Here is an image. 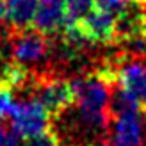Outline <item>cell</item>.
<instances>
[{
	"label": "cell",
	"mask_w": 146,
	"mask_h": 146,
	"mask_svg": "<svg viewBox=\"0 0 146 146\" xmlns=\"http://www.w3.org/2000/svg\"><path fill=\"white\" fill-rule=\"evenodd\" d=\"M75 89V112L78 125L93 135L109 137L112 123L111 96L114 80L107 64L93 70L86 75L71 78Z\"/></svg>",
	"instance_id": "6da1fadb"
},
{
	"label": "cell",
	"mask_w": 146,
	"mask_h": 146,
	"mask_svg": "<svg viewBox=\"0 0 146 146\" xmlns=\"http://www.w3.org/2000/svg\"><path fill=\"white\" fill-rule=\"evenodd\" d=\"M31 96L41 102V105L48 111L52 119L66 114L75 104V89L70 78L55 73H34L31 87Z\"/></svg>",
	"instance_id": "7a4b0ae2"
},
{
	"label": "cell",
	"mask_w": 146,
	"mask_h": 146,
	"mask_svg": "<svg viewBox=\"0 0 146 146\" xmlns=\"http://www.w3.org/2000/svg\"><path fill=\"white\" fill-rule=\"evenodd\" d=\"M5 45L11 55L9 61L25 68L46 61L48 55L54 52L52 38H48L36 27L11 29L9 36L5 38Z\"/></svg>",
	"instance_id": "3957f363"
},
{
	"label": "cell",
	"mask_w": 146,
	"mask_h": 146,
	"mask_svg": "<svg viewBox=\"0 0 146 146\" xmlns=\"http://www.w3.org/2000/svg\"><path fill=\"white\" fill-rule=\"evenodd\" d=\"M105 64L111 71L114 86L146 111V61L137 57H119Z\"/></svg>",
	"instance_id": "277c9868"
},
{
	"label": "cell",
	"mask_w": 146,
	"mask_h": 146,
	"mask_svg": "<svg viewBox=\"0 0 146 146\" xmlns=\"http://www.w3.org/2000/svg\"><path fill=\"white\" fill-rule=\"evenodd\" d=\"M9 116L13 132L21 141H27L52 128V116L34 96L14 102Z\"/></svg>",
	"instance_id": "5b68a950"
},
{
	"label": "cell",
	"mask_w": 146,
	"mask_h": 146,
	"mask_svg": "<svg viewBox=\"0 0 146 146\" xmlns=\"http://www.w3.org/2000/svg\"><path fill=\"white\" fill-rule=\"evenodd\" d=\"M70 27L91 46L116 45V14L94 5L77 21H71Z\"/></svg>",
	"instance_id": "8992f818"
},
{
	"label": "cell",
	"mask_w": 146,
	"mask_h": 146,
	"mask_svg": "<svg viewBox=\"0 0 146 146\" xmlns=\"http://www.w3.org/2000/svg\"><path fill=\"white\" fill-rule=\"evenodd\" d=\"M70 25V14L64 0H38L34 27L48 38H59Z\"/></svg>",
	"instance_id": "52a82bcc"
},
{
	"label": "cell",
	"mask_w": 146,
	"mask_h": 146,
	"mask_svg": "<svg viewBox=\"0 0 146 146\" xmlns=\"http://www.w3.org/2000/svg\"><path fill=\"white\" fill-rule=\"evenodd\" d=\"M38 0H7V23L11 29L34 27Z\"/></svg>",
	"instance_id": "ba28073f"
},
{
	"label": "cell",
	"mask_w": 146,
	"mask_h": 146,
	"mask_svg": "<svg viewBox=\"0 0 146 146\" xmlns=\"http://www.w3.org/2000/svg\"><path fill=\"white\" fill-rule=\"evenodd\" d=\"M23 146H62V144H61V135L57 134V130L52 127L50 130H46V132L23 141Z\"/></svg>",
	"instance_id": "9c48e42d"
},
{
	"label": "cell",
	"mask_w": 146,
	"mask_h": 146,
	"mask_svg": "<svg viewBox=\"0 0 146 146\" xmlns=\"http://www.w3.org/2000/svg\"><path fill=\"white\" fill-rule=\"evenodd\" d=\"M64 4L68 7L70 14V23L77 21L78 18H82L86 13H89L94 7V0H64Z\"/></svg>",
	"instance_id": "30bf717a"
},
{
	"label": "cell",
	"mask_w": 146,
	"mask_h": 146,
	"mask_svg": "<svg viewBox=\"0 0 146 146\" xmlns=\"http://www.w3.org/2000/svg\"><path fill=\"white\" fill-rule=\"evenodd\" d=\"M13 91L9 89L7 86H4V84H0V123L4 121V118L5 116H9V112H11V107H13Z\"/></svg>",
	"instance_id": "8fae6325"
},
{
	"label": "cell",
	"mask_w": 146,
	"mask_h": 146,
	"mask_svg": "<svg viewBox=\"0 0 146 146\" xmlns=\"http://www.w3.org/2000/svg\"><path fill=\"white\" fill-rule=\"evenodd\" d=\"M132 2L134 0H94V5L102 7V9H107V11H111L114 14H119L121 11H125Z\"/></svg>",
	"instance_id": "7c38bea8"
},
{
	"label": "cell",
	"mask_w": 146,
	"mask_h": 146,
	"mask_svg": "<svg viewBox=\"0 0 146 146\" xmlns=\"http://www.w3.org/2000/svg\"><path fill=\"white\" fill-rule=\"evenodd\" d=\"M0 146H18V137L13 128L0 127Z\"/></svg>",
	"instance_id": "4fadbf2b"
},
{
	"label": "cell",
	"mask_w": 146,
	"mask_h": 146,
	"mask_svg": "<svg viewBox=\"0 0 146 146\" xmlns=\"http://www.w3.org/2000/svg\"><path fill=\"white\" fill-rule=\"evenodd\" d=\"M7 21V0H0V25Z\"/></svg>",
	"instance_id": "5bb4252c"
},
{
	"label": "cell",
	"mask_w": 146,
	"mask_h": 146,
	"mask_svg": "<svg viewBox=\"0 0 146 146\" xmlns=\"http://www.w3.org/2000/svg\"><path fill=\"white\" fill-rule=\"evenodd\" d=\"M82 146H100V144H82Z\"/></svg>",
	"instance_id": "9a60e30c"
},
{
	"label": "cell",
	"mask_w": 146,
	"mask_h": 146,
	"mask_svg": "<svg viewBox=\"0 0 146 146\" xmlns=\"http://www.w3.org/2000/svg\"><path fill=\"white\" fill-rule=\"evenodd\" d=\"M143 2H146V0H143Z\"/></svg>",
	"instance_id": "2e32d148"
},
{
	"label": "cell",
	"mask_w": 146,
	"mask_h": 146,
	"mask_svg": "<svg viewBox=\"0 0 146 146\" xmlns=\"http://www.w3.org/2000/svg\"><path fill=\"white\" fill-rule=\"evenodd\" d=\"M0 70H2V68H0Z\"/></svg>",
	"instance_id": "e0dca14e"
}]
</instances>
